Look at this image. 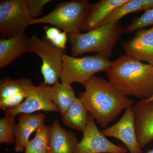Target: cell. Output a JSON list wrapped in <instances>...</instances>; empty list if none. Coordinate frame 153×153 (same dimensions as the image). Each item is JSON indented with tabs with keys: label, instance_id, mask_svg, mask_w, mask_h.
<instances>
[{
	"label": "cell",
	"instance_id": "obj_1",
	"mask_svg": "<svg viewBox=\"0 0 153 153\" xmlns=\"http://www.w3.org/2000/svg\"><path fill=\"white\" fill-rule=\"evenodd\" d=\"M79 98L88 111L102 128L112 122L135 102L124 95L109 80L94 76L82 84Z\"/></svg>",
	"mask_w": 153,
	"mask_h": 153
},
{
	"label": "cell",
	"instance_id": "obj_2",
	"mask_svg": "<svg viewBox=\"0 0 153 153\" xmlns=\"http://www.w3.org/2000/svg\"><path fill=\"white\" fill-rule=\"evenodd\" d=\"M108 80L126 96L146 100L153 95V66L125 54L106 71Z\"/></svg>",
	"mask_w": 153,
	"mask_h": 153
},
{
	"label": "cell",
	"instance_id": "obj_3",
	"mask_svg": "<svg viewBox=\"0 0 153 153\" xmlns=\"http://www.w3.org/2000/svg\"><path fill=\"white\" fill-rule=\"evenodd\" d=\"M123 29L119 21H115L86 33L68 35L71 56L77 57L94 52L109 60L116 44L123 33Z\"/></svg>",
	"mask_w": 153,
	"mask_h": 153
},
{
	"label": "cell",
	"instance_id": "obj_4",
	"mask_svg": "<svg viewBox=\"0 0 153 153\" xmlns=\"http://www.w3.org/2000/svg\"><path fill=\"white\" fill-rule=\"evenodd\" d=\"M90 5L87 0L60 3L49 13L34 19L31 25L49 24L63 30L68 35L80 33Z\"/></svg>",
	"mask_w": 153,
	"mask_h": 153
},
{
	"label": "cell",
	"instance_id": "obj_5",
	"mask_svg": "<svg viewBox=\"0 0 153 153\" xmlns=\"http://www.w3.org/2000/svg\"><path fill=\"white\" fill-rule=\"evenodd\" d=\"M62 62L61 82L71 85L76 82L82 85L97 73L106 72L112 63L98 54L82 57L64 54Z\"/></svg>",
	"mask_w": 153,
	"mask_h": 153
},
{
	"label": "cell",
	"instance_id": "obj_6",
	"mask_svg": "<svg viewBox=\"0 0 153 153\" xmlns=\"http://www.w3.org/2000/svg\"><path fill=\"white\" fill-rule=\"evenodd\" d=\"M27 52H33L41 58V72L44 83L52 86L59 81L64 54L63 50L55 47L46 38L33 36L29 39Z\"/></svg>",
	"mask_w": 153,
	"mask_h": 153
},
{
	"label": "cell",
	"instance_id": "obj_7",
	"mask_svg": "<svg viewBox=\"0 0 153 153\" xmlns=\"http://www.w3.org/2000/svg\"><path fill=\"white\" fill-rule=\"evenodd\" d=\"M26 0L0 1L1 38H13L21 34L31 25Z\"/></svg>",
	"mask_w": 153,
	"mask_h": 153
},
{
	"label": "cell",
	"instance_id": "obj_8",
	"mask_svg": "<svg viewBox=\"0 0 153 153\" xmlns=\"http://www.w3.org/2000/svg\"><path fill=\"white\" fill-rule=\"evenodd\" d=\"M82 140L77 143L74 153H126L125 149L106 138L97 126L95 120L88 116Z\"/></svg>",
	"mask_w": 153,
	"mask_h": 153
},
{
	"label": "cell",
	"instance_id": "obj_9",
	"mask_svg": "<svg viewBox=\"0 0 153 153\" xmlns=\"http://www.w3.org/2000/svg\"><path fill=\"white\" fill-rule=\"evenodd\" d=\"M52 86L44 82L35 86L24 101L16 108L5 111V115L16 117L21 114H33L38 111L59 112L52 100Z\"/></svg>",
	"mask_w": 153,
	"mask_h": 153
},
{
	"label": "cell",
	"instance_id": "obj_10",
	"mask_svg": "<svg viewBox=\"0 0 153 153\" xmlns=\"http://www.w3.org/2000/svg\"><path fill=\"white\" fill-rule=\"evenodd\" d=\"M101 132L105 137L120 140L124 144L130 153H143L137 139L133 106L125 110L123 115L116 123Z\"/></svg>",
	"mask_w": 153,
	"mask_h": 153
},
{
	"label": "cell",
	"instance_id": "obj_11",
	"mask_svg": "<svg viewBox=\"0 0 153 153\" xmlns=\"http://www.w3.org/2000/svg\"><path fill=\"white\" fill-rule=\"evenodd\" d=\"M133 109L137 139L142 149L153 140V101L140 100Z\"/></svg>",
	"mask_w": 153,
	"mask_h": 153
},
{
	"label": "cell",
	"instance_id": "obj_12",
	"mask_svg": "<svg viewBox=\"0 0 153 153\" xmlns=\"http://www.w3.org/2000/svg\"><path fill=\"white\" fill-rule=\"evenodd\" d=\"M126 54L153 66V27L137 30L127 41L121 44Z\"/></svg>",
	"mask_w": 153,
	"mask_h": 153
},
{
	"label": "cell",
	"instance_id": "obj_13",
	"mask_svg": "<svg viewBox=\"0 0 153 153\" xmlns=\"http://www.w3.org/2000/svg\"><path fill=\"white\" fill-rule=\"evenodd\" d=\"M19 115V122L15 128V150L22 152L30 141L31 134L44 125L45 116L41 113H23Z\"/></svg>",
	"mask_w": 153,
	"mask_h": 153
},
{
	"label": "cell",
	"instance_id": "obj_14",
	"mask_svg": "<svg viewBox=\"0 0 153 153\" xmlns=\"http://www.w3.org/2000/svg\"><path fill=\"white\" fill-rule=\"evenodd\" d=\"M78 142L76 134L63 129L57 120L49 127L48 153H74Z\"/></svg>",
	"mask_w": 153,
	"mask_h": 153
},
{
	"label": "cell",
	"instance_id": "obj_15",
	"mask_svg": "<svg viewBox=\"0 0 153 153\" xmlns=\"http://www.w3.org/2000/svg\"><path fill=\"white\" fill-rule=\"evenodd\" d=\"M29 39L25 34L0 38V68L6 67L27 52Z\"/></svg>",
	"mask_w": 153,
	"mask_h": 153
},
{
	"label": "cell",
	"instance_id": "obj_16",
	"mask_svg": "<svg viewBox=\"0 0 153 153\" xmlns=\"http://www.w3.org/2000/svg\"><path fill=\"white\" fill-rule=\"evenodd\" d=\"M126 1V0H101L93 4H91L82 30L88 32L99 27L114 9Z\"/></svg>",
	"mask_w": 153,
	"mask_h": 153
},
{
	"label": "cell",
	"instance_id": "obj_17",
	"mask_svg": "<svg viewBox=\"0 0 153 153\" xmlns=\"http://www.w3.org/2000/svg\"><path fill=\"white\" fill-rule=\"evenodd\" d=\"M88 112L82 102L76 97L73 104L62 116V121L68 127L83 132L88 120Z\"/></svg>",
	"mask_w": 153,
	"mask_h": 153
},
{
	"label": "cell",
	"instance_id": "obj_18",
	"mask_svg": "<svg viewBox=\"0 0 153 153\" xmlns=\"http://www.w3.org/2000/svg\"><path fill=\"white\" fill-rule=\"evenodd\" d=\"M52 100L63 115L76 98L71 84L58 81L52 85Z\"/></svg>",
	"mask_w": 153,
	"mask_h": 153
},
{
	"label": "cell",
	"instance_id": "obj_19",
	"mask_svg": "<svg viewBox=\"0 0 153 153\" xmlns=\"http://www.w3.org/2000/svg\"><path fill=\"white\" fill-rule=\"evenodd\" d=\"M35 85L30 79H12L6 77L0 81V99L22 92H30Z\"/></svg>",
	"mask_w": 153,
	"mask_h": 153
},
{
	"label": "cell",
	"instance_id": "obj_20",
	"mask_svg": "<svg viewBox=\"0 0 153 153\" xmlns=\"http://www.w3.org/2000/svg\"><path fill=\"white\" fill-rule=\"evenodd\" d=\"M141 10L145 11L143 0H126L125 2L115 8L108 14L101 26L110 22L119 21L128 14Z\"/></svg>",
	"mask_w": 153,
	"mask_h": 153
},
{
	"label": "cell",
	"instance_id": "obj_21",
	"mask_svg": "<svg viewBox=\"0 0 153 153\" xmlns=\"http://www.w3.org/2000/svg\"><path fill=\"white\" fill-rule=\"evenodd\" d=\"M49 127L44 125L36 131V135L25 148V153H48Z\"/></svg>",
	"mask_w": 153,
	"mask_h": 153
},
{
	"label": "cell",
	"instance_id": "obj_22",
	"mask_svg": "<svg viewBox=\"0 0 153 153\" xmlns=\"http://www.w3.org/2000/svg\"><path fill=\"white\" fill-rule=\"evenodd\" d=\"M15 117L5 115L0 120V143L12 144L16 141Z\"/></svg>",
	"mask_w": 153,
	"mask_h": 153
},
{
	"label": "cell",
	"instance_id": "obj_23",
	"mask_svg": "<svg viewBox=\"0 0 153 153\" xmlns=\"http://www.w3.org/2000/svg\"><path fill=\"white\" fill-rule=\"evenodd\" d=\"M151 25L153 26V8L145 11L141 16L134 18L129 25L124 28L123 33L129 34Z\"/></svg>",
	"mask_w": 153,
	"mask_h": 153
},
{
	"label": "cell",
	"instance_id": "obj_24",
	"mask_svg": "<svg viewBox=\"0 0 153 153\" xmlns=\"http://www.w3.org/2000/svg\"><path fill=\"white\" fill-rule=\"evenodd\" d=\"M52 0H26L28 12L33 20L38 19L44 11V7Z\"/></svg>",
	"mask_w": 153,
	"mask_h": 153
},
{
	"label": "cell",
	"instance_id": "obj_25",
	"mask_svg": "<svg viewBox=\"0 0 153 153\" xmlns=\"http://www.w3.org/2000/svg\"><path fill=\"white\" fill-rule=\"evenodd\" d=\"M68 40V34L64 31H61L50 41L55 47L64 51L66 48V44Z\"/></svg>",
	"mask_w": 153,
	"mask_h": 153
},
{
	"label": "cell",
	"instance_id": "obj_26",
	"mask_svg": "<svg viewBox=\"0 0 153 153\" xmlns=\"http://www.w3.org/2000/svg\"><path fill=\"white\" fill-rule=\"evenodd\" d=\"M146 101H153V95L151 97H150L147 100H144Z\"/></svg>",
	"mask_w": 153,
	"mask_h": 153
},
{
	"label": "cell",
	"instance_id": "obj_27",
	"mask_svg": "<svg viewBox=\"0 0 153 153\" xmlns=\"http://www.w3.org/2000/svg\"><path fill=\"white\" fill-rule=\"evenodd\" d=\"M146 153H153V149L151 150L148 151Z\"/></svg>",
	"mask_w": 153,
	"mask_h": 153
}]
</instances>
